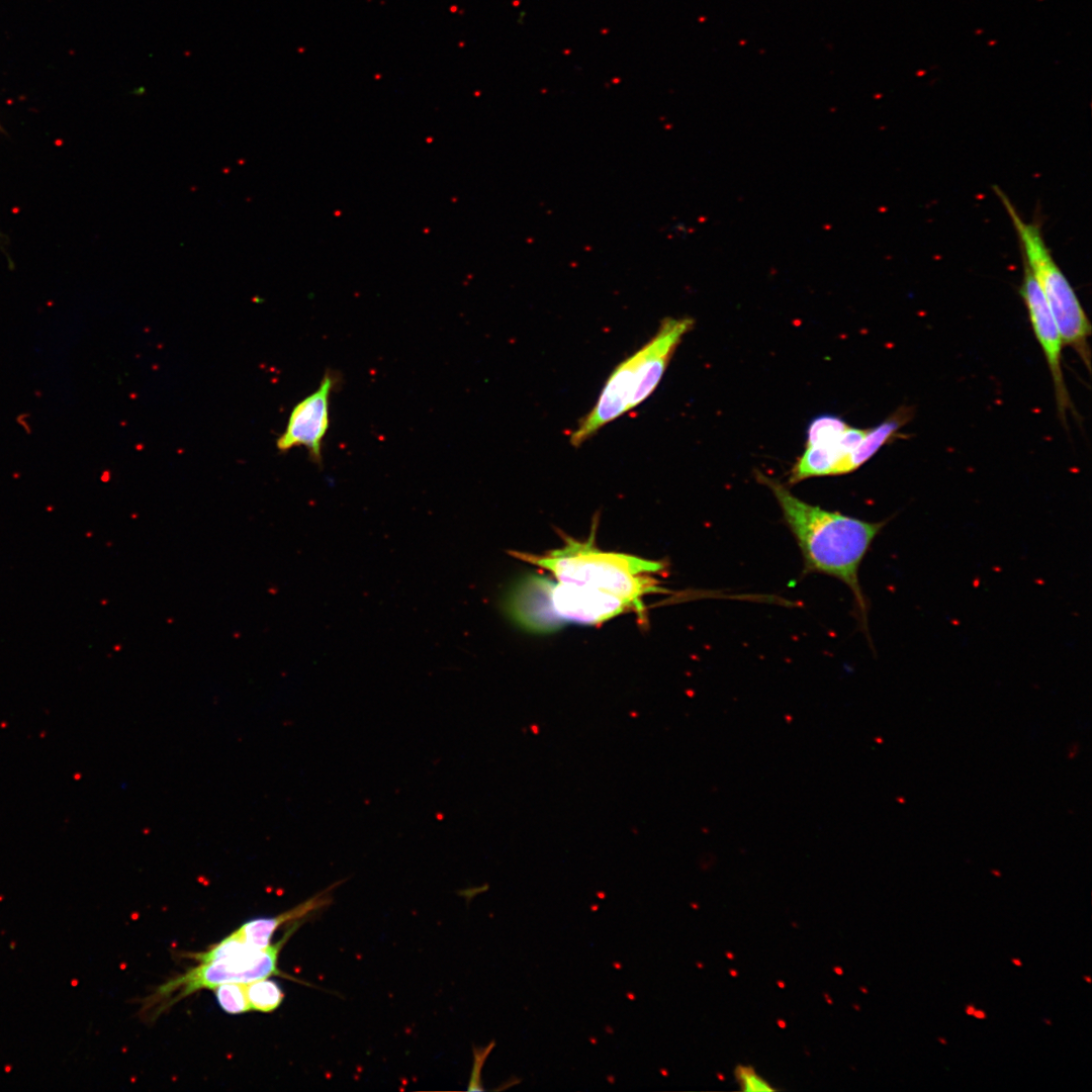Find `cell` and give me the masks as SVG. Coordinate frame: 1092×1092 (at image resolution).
<instances>
[{"label": "cell", "mask_w": 1092, "mask_h": 1092, "mask_svg": "<svg viewBox=\"0 0 1092 1092\" xmlns=\"http://www.w3.org/2000/svg\"><path fill=\"white\" fill-rule=\"evenodd\" d=\"M776 496L784 520L793 533L804 558V572H818L838 578L851 590L867 625L868 605L858 580L860 563L872 542L886 525L868 522L805 503L778 480L758 475Z\"/></svg>", "instance_id": "6da1fadb"}, {"label": "cell", "mask_w": 1092, "mask_h": 1092, "mask_svg": "<svg viewBox=\"0 0 1092 1092\" xmlns=\"http://www.w3.org/2000/svg\"><path fill=\"white\" fill-rule=\"evenodd\" d=\"M833 970H836L835 972H836L837 974H839V975H842V973H843V972H842V969H840V968H834Z\"/></svg>", "instance_id": "d4e9b609"}, {"label": "cell", "mask_w": 1092, "mask_h": 1092, "mask_svg": "<svg viewBox=\"0 0 1092 1092\" xmlns=\"http://www.w3.org/2000/svg\"><path fill=\"white\" fill-rule=\"evenodd\" d=\"M1037 2H1043L1044 0H1036Z\"/></svg>", "instance_id": "f1b7e54d"}, {"label": "cell", "mask_w": 1092, "mask_h": 1092, "mask_svg": "<svg viewBox=\"0 0 1092 1092\" xmlns=\"http://www.w3.org/2000/svg\"><path fill=\"white\" fill-rule=\"evenodd\" d=\"M343 881H338L324 891L305 900L292 909L275 917L256 918L244 923L236 931L231 933L238 940L252 949H262L270 945L273 933L286 921L300 919L309 913L331 904V892Z\"/></svg>", "instance_id": "30bf717a"}, {"label": "cell", "mask_w": 1092, "mask_h": 1092, "mask_svg": "<svg viewBox=\"0 0 1092 1092\" xmlns=\"http://www.w3.org/2000/svg\"><path fill=\"white\" fill-rule=\"evenodd\" d=\"M992 873H993V875H996V876H998V877H1000V876H1001V875H1000V873H999V872H997V871H992Z\"/></svg>", "instance_id": "4316f807"}, {"label": "cell", "mask_w": 1092, "mask_h": 1092, "mask_svg": "<svg viewBox=\"0 0 1092 1092\" xmlns=\"http://www.w3.org/2000/svg\"><path fill=\"white\" fill-rule=\"evenodd\" d=\"M848 427L843 420L836 416L822 415L817 417L808 427L807 447L834 444Z\"/></svg>", "instance_id": "4fadbf2b"}, {"label": "cell", "mask_w": 1092, "mask_h": 1092, "mask_svg": "<svg viewBox=\"0 0 1092 1092\" xmlns=\"http://www.w3.org/2000/svg\"><path fill=\"white\" fill-rule=\"evenodd\" d=\"M336 380L332 372H327L318 388L294 405L285 431L276 441L278 451L285 453L302 446L313 462L322 463L323 440L330 427V395Z\"/></svg>", "instance_id": "52a82bcc"}, {"label": "cell", "mask_w": 1092, "mask_h": 1092, "mask_svg": "<svg viewBox=\"0 0 1092 1092\" xmlns=\"http://www.w3.org/2000/svg\"><path fill=\"white\" fill-rule=\"evenodd\" d=\"M246 995L251 1011L271 1012L284 998L280 986L267 978L248 982Z\"/></svg>", "instance_id": "7c38bea8"}, {"label": "cell", "mask_w": 1092, "mask_h": 1092, "mask_svg": "<svg viewBox=\"0 0 1092 1092\" xmlns=\"http://www.w3.org/2000/svg\"><path fill=\"white\" fill-rule=\"evenodd\" d=\"M987 44H988L989 47H994V46H996V44H997V40H996V39H990V40H988Z\"/></svg>", "instance_id": "44dd1931"}, {"label": "cell", "mask_w": 1092, "mask_h": 1092, "mask_svg": "<svg viewBox=\"0 0 1092 1092\" xmlns=\"http://www.w3.org/2000/svg\"><path fill=\"white\" fill-rule=\"evenodd\" d=\"M507 610L521 626L550 631L562 623L600 624L618 615L641 611L627 599L594 587L531 576L507 599Z\"/></svg>", "instance_id": "277c9868"}, {"label": "cell", "mask_w": 1092, "mask_h": 1092, "mask_svg": "<svg viewBox=\"0 0 1092 1092\" xmlns=\"http://www.w3.org/2000/svg\"><path fill=\"white\" fill-rule=\"evenodd\" d=\"M936 1040H937V1041H938V1042H939L940 1044H942V1045H946V1044H947V1039H946V1038H944V1037H942V1036H938V1037L936 1038Z\"/></svg>", "instance_id": "d6986e66"}, {"label": "cell", "mask_w": 1092, "mask_h": 1092, "mask_svg": "<svg viewBox=\"0 0 1092 1092\" xmlns=\"http://www.w3.org/2000/svg\"><path fill=\"white\" fill-rule=\"evenodd\" d=\"M925 73H926V71H925V70H918V71L916 72V76H923V75H925Z\"/></svg>", "instance_id": "cb8c5ba5"}, {"label": "cell", "mask_w": 1092, "mask_h": 1092, "mask_svg": "<svg viewBox=\"0 0 1092 1092\" xmlns=\"http://www.w3.org/2000/svg\"><path fill=\"white\" fill-rule=\"evenodd\" d=\"M593 537L585 542L565 538L563 547L544 554L516 552L514 555L549 571L557 581L623 597L641 612L644 609V596L668 593L653 576L665 567L664 562L602 551L595 547Z\"/></svg>", "instance_id": "3957f363"}, {"label": "cell", "mask_w": 1092, "mask_h": 1092, "mask_svg": "<svg viewBox=\"0 0 1092 1092\" xmlns=\"http://www.w3.org/2000/svg\"><path fill=\"white\" fill-rule=\"evenodd\" d=\"M994 190L1014 225L1023 254V263L1030 270L1046 301L1064 345L1073 348L1089 368L1088 338L1091 336V324L1075 290L1056 263L1039 225L1036 222L1024 221L1006 194L997 186H994Z\"/></svg>", "instance_id": "5b68a950"}, {"label": "cell", "mask_w": 1092, "mask_h": 1092, "mask_svg": "<svg viewBox=\"0 0 1092 1092\" xmlns=\"http://www.w3.org/2000/svg\"><path fill=\"white\" fill-rule=\"evenodd\" d=\"M1010 962L1013 966L1021 968L1023 966L1022 961L1019 958H1011Z\"/></svg>", "instance_id": "ac0fdd59"}, {"label": "cell", "mask_w": 1092, "mask_h": 1092, "mask_svg": "<svg viewBox=\"0 0 1092 1092\" xmlns=\"http://www.w3.org/2000/svg\"><path fill=\"white\" fill-rule=\"evenodd\" d=\"M734 1076L740 1089L744 1092H772L777 1090L758 1075L752 1066L737 1065L734 1069Z\"/></svg>", "instance_id": "9a60e30c"}, {"label": "cell", "mask_w": 1092, "mask_h": 1092, "mask_svg": "<svg viewBox=\"0 0 1092 1092\" xmlns=\"http://www.w3.org/2000/svg\"><path fill=\"white\" fill-rule=\"evenodd\" d=\"M867 432L868 429L848 427L834 444L807 447L792 468L790 483H797L811 477L834 475L839 463L858 446Z\"/></svg>", "instance_id": "9c48e42d"}, {"label": "cell", "mask_w": 1092, "mask_h": 1092, "mask_svg": "<svg viewBox=\"0 0 1092 1092\" xmlns=\"http://www.w3.org/2000/svg\"><path fill=\"white\" fill-rule=\"evenodd\" d=\"M247 983H226L214 988L215 997L221 1009L230 1014L251 1011L246 995Z\"/></svg>", "instance_id": "5bb4252c"}, {"label": "cell", "mask_w": 1092, "mask_h": 1092, "mask_svg": "<svg viewBox=\"0 0 1092 1092\" xmlns=\"http://www.w3.org/2000/svg\"><path fill=\"white\" fill-rule=\"evenodd\" d=\"M778 1023H780V1024H781V1028H784V1026H786V1023H785V1022H782L781 1020H779V1021H778Z\"/></svg>", "instance_id": "484cf974"}, {"label": "cell", "mask_w": 1092, "mask_h": 1092, "mask_svg": "<svg viewBox=\"0 0 1092 1092\" xmlns=\"http://www.w3.org/2000/svg\"><path fill=\"white\" fill-rule=\"evenodd\" d=\"M983 33H984V29L981 28V27L976 28L975 31H974L975 35H982Z\"/></svg>", "instance_id": "ffe728a7"}, {"label": "cell", "mask_w": 1092, "mask_h": 1092, "mask_svg": "<svg viewBox=\"0 0 1092 1092\" xmlns=\"http://www.w3.org/2000/svg\"><path fill=\"white\" fill-rule=\"evenodd\" d=\"M860 990H861V991H862V992H863L864 994H868V990H867L866 988H862V987H860Z\"/></svg>", "instance_id": "83f0119b"}, {"label": "cell", "mask_w": 1092, "mask_h": 1092, "mask_svg": "<svg viewBox=\"0 0 1092 1092\" xmlns=\"http://www.w3.org/2000/svg\"><path fill=\"white\" fill-rule=\"evenodd\" d=\"M972 1016H974L977 1019H986L987 1018V1013L982 1009H977L976 1008V1010L974 1011Z\"/></svg>", "instance_id": "2e32d148"}, {"label": "cell", "mask_w": 1092, "mask_h": 1092, "mask_svg": "<svg viewBox=\"0 0 1092 1092\" xmlns=\"http://www.w3.org/2000/svg\"><path fill=\"white\" fill-rule=\"evenodd\" d=\"M906 412L897 413L881 423L879 426L868 429V432L858 444L837 466L835 475L851 472L869 461L885 444L897 437V432L906 422Z\"/></svg>", "instance_id": "8fae6325"}, {"label": "cell", "mask_w": 1092, "mask_h": 1092, "mask_svg": "<svg viewBox=\"0 0 1092 1092\" xmlns=\"http://www.w3.org/2000/svg\"><path fill=\"white\" fill-rule=\"evenodd\" d=\"M694 324L690 316L665 317L656 334L614 369L593 408L570 434V444L580 446L604 426L642 403L657 387L676 347Z\"/></svg>", "instance_id": "7a4b0ae2"}, {"label": "cell", "mask_w": 1092, "mask_h": 1092, "mask_svg": "<svg viewBox=\"0 0 1092 1092\" xmlns=\"http://www.w3.org/2000/svg\"><path fill=\"white\" fill-rule=\"evenodd\" d=\"M0 130H1V125H0Z\"/></svg>", "instance_id": "f546056e"}, {"label": "cell", "mask_w": 1092, "mask_h": 1092, "mask_svg": "<svg viewBox=\"0 0 1092 1092\" xmlns=\"http://www.w3.org/2000/svg\"><path fill=\"white\" fill-rule=\"evenodd\" d=\"M1042 1021L1049 1026L1053 1025V1021L1050 1020L1049 1018H1043Z\"/></svg>", "instance_id": "603a6c76"}, {"label": "cell", "mask_w": 1092, "mask_h": 1092, "mask_svg": "<svg viewBox=\"0 0 1092 1092\" xmlns=\"http://www.w3.org/2000/svg\"><path fill=\"white\" fill-rule=\"evenodd\" d=\"M1023 280L1019 289L1029 320L1050 368L1061 415L1071 406L1062 371L1063 340L1046 301L1028 267L1023 263Z\"/></svg>", "instance_id": "ba28073f"}, {"label": "cell", "mask_w": 1092, "mask_h": 1092, "mask_svg": "<svg viewBox=\"0 0 1092 1092\" xmlns=\"http://www.w3.org/2000/svg\"><path fill=\"white\" fill-rule=\"evenodd\" d=\"M975 1010H976V1007L972 1003L966 1005V1007H965V1013L967 1015H969V1016H972Z\"/></svg>", "instance_id": "e0dca14e"}, {"label": "cell", "mask_w": 1092, "mask_h": 1092, "mask_svg": "<svg viewBox=\"0 0 1092 1092\" xmlns=\"http://www.w3.org/2000/svg\"><path fill=\"white\" fill-rule=\"evenodd\" d=\"M1083 979H1084V981H1086V982H1087L1088 984H1091V983H1092V979H1091V977H1090L1089 975L1083 976Z\"/></svg>", "instance_id": "7402d4cb"}, {"label": "cell", "mask_w": 1092, "mask_h": 1092, "mask_svg": "<svg viewBox=\"0 0 1092 1092\" xmlns=\"http://www.w3.org/2000/svg\"><path fill=\"white\" fill-rule=\"evenodd\" d=\"M294 925L274 944L240 954L222 957L197 967L160 986L147 999L145 1007L160 1012L180 999L201 989H214L226 983H248L271 976L285 975L278 968V958L287 939L298 928Z\"/></svg>", "instance_id": "8992f818"}]
</instances>
